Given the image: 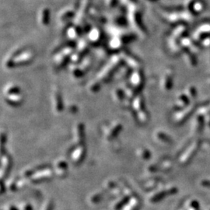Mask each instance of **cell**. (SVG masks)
<instances>
[{
    "instance_id": "obj_1",
    "label": "cell",
    "mask_w": 210,
    "mask_h": 210,
    "mask_svg": "<svg viewBox=\"0 0 210 210\" xmlns=\"http://www.w3.org/2000/svg\"><path fill=\"white\" fill-rule=\"evenodd\" d=\"M86 157V149L84 146L77 147L76 149H73L70 151L69 159L71 160L73 164H80Z\"/></svg>"
},
{
    "instance_id": "obj_9",
    "label": "cell",
    "mask_w": 210,
    "mask_h": 210,
    "mask_svg": "<svg viewBox=\"0 0 210 210\" xmlns=\"http://www.w3.org/2000/svg\"><path fill=\"white\" fill-rule=\"evenodd\" d=\"M7 210H19L16 207H15V206H13V205H12V206H10V207H9V208H8Z\"/></svg>"
},
{
    "instance_id": "obj_7",
    "label": "cell",
    "mask_w": 210,
    "mask_h": 210,
    "mask_svg": "<svg viewBox=\"0 0 210 210\" xmlns=\"http://www.w3.org/2000/svg\"><path fill=\"white\" fill-rule=\"evenodd\" d=\"M54 209V203L52 201H49L48 203H47V205H46V206L44 207V210H53Z\"/></svg>"
},
{
    "instance_id": "obj_8",
    "label": "cell",
    "mask_w": 210,
    "mask_h": 210,
    "mask_svg": "<svg viewBox=\"0 0 210 210\" xmlns=\"http://www.w3.org/2000/svg\"><path fill=\"white\" fill-rule=\"evenodd\" d=\"M23 210H32V206L30 205H26L23 206Z\"/></svg>"
},
{
    "instance_id": "obj_3",
    "label": "cell",
    "mask_w": 210,
    "mask_h": 210,
    "mask_svg": "<svg viewBox=\"0 0 210 210\" xmlns=\"http://www.w3.org/2000/svg\"><path fill=\"white\" fill-rule=\"evenodd\" d=\"M140 207H141V202H140L138 195H136V194L132 196V198L127 203V205L122 210H139Z\"/></svg>"
},
{
    "instance_id": "obj_2",
    "label": "cell",
    "mask_w": 210,
    "mask_h": 210,
    "mask_svg": "<svg viewBox=\"0 0 210 210\" xmlns=\"http://www.w3.org/2000/svg\"><path fill=\"white\" fill-rule=\"evenodd\" d=\"M12 159L8 154H5L2 152V163H1V177L3 180L9 175L12 168Z\"/></svg>"
},
{
    "instance_id": "obj_5",
    "label": "cell",
    "mask_w": 210,
    "mask_h": 210,
    "mask_svg": "<svg viewBox=\"0 0 210 210\" xmlns=\"http://www.w3.org/2000/svg\"><path fill=\"white\" fill-rule=\"evenodd\" d=\"M164 191H161V192H159V193H157V194L154 195L152 198H151V201H153V202H155V201H160V200H161L163 198H164V197L165 195H170V194H173V193H174L175 189H174V188L170 189V190L166 191V192H164Z\"/></svg>"
},
{
    "instance_id": "obj_4",
    "label": "cell",
    "mask_w": 210,
    "mask_h": 210,
    "mask_svg": "<svg viewBox=\"0 0 210 210\" xmlns=\"http://www.w3.org/2000/svg\"><path fill=\"white\" fill-rule=\"evenodd\" d=\"M68 164L64 160H61L57 163L56 168L54 172L58 177H64L65 175L67 174Z\"/></svg>"
},
{
    "instance_id": "obj_6",
    "label": "cell",
    "mask_w": 210,
    "mask_h": 210,
    "mask_svg": "<svg viewBox=\"0 0 210 210\" xmlns=\"http://www.w3.org/2000/svg\"><path fill=\"white\" fill-rule=\"evenodd\" d=\"M104 197H105V191L94 195L92 197L91 199L93 202L97 203V202H99V201H102V199H104Z\"/></svg>"
}]
</instances>
